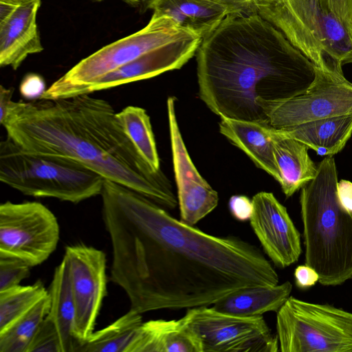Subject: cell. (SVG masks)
<instances>
[{"mask_svg":"<svg viewBox=\"0 0 352 352\" xmlns=\"http://www.w3.org/2000/svg\"><path fill=\"white\" fill-rule=\"evenodd\" d=\"M100 195L111 280L141 314L210 306L243 288L278 284L261 250L239 237L206 233L108 179Z\"/></svg>","mask_w":352,"mask_h":352,"instance_id":"1","label":"cell"},{"mask_svg":"<svg viewBox=\"0 0 352 352\" xmlns=\"http://www.w3.org/2000/svg\"><path fill=\"white\" fill-rule=\"evenodd\" d=\"M199 96L220 118L268 124L263 107L304 93L316 66L259 14H228L197 51Z\"/></svg>","mask_w":352,"mask_h":352,"instance_id":"2","label":"cell"},{"mask_svg":"<svg viewBox=\"0 0 352 352\" xmlns=\"http://www.w3.org/2000/svg\"><path fill=\"white\" fill-rule=\"evenodd\" d=\"M0 123L25 153L73 160L165 209L178 204L168 179L141 157L105 100L12 101Z\"/></svg>","mask_w":352,"mask_h":352,"instance_id":"3","label":"cell"},{"mask_svg":"<svg viewBox=\"0 0 352 352\" xmlns=\"http://www.w3.org/2000/svg\"><path fill=\"white\" fill-rule=\"evenodd\" d=\"M338 183L335 159L327 156L300 194L305 265L324 286L352 278V212L340 201Z\"/></svg>","mask_w":352,"mask_h":352,"instance_id":"4","label":"cell"},{"mask_svg":"<svg viewBox=\"0 0 352 352\" xmlns=\"http://www.w3.org/2000/svg\"><path fill=\"white\" fill-rule=\"evenodd\" d=\"M252 12L279 30L317 67L342 70L352 63V37L328 0H254Z\"/></svg>","mask_w":352,"mask_h":352,"instance_id":"5","label":"cell"},{"mask_svg":"<svg viewBox=\"0 0 352 352\" xmlns=\"http://www.w3.org/2000/svg\"><path fill=\"white\" fill-rule=\"evenodd\" d=\"M0 180L25 195L76 204L100 195L104 179L71 160L25 153L7 138L0 143Z\"/></svg>","mask_w":352,"mask_h":352,"instance_id":"6","label":"cell"},{"mask_svg":"<svg viewBox=\"0 0 352 352\" xmlns=\"http://www.w3.org/2000/svg\"><path fill=\"white\" fill-rule=\"evenodd\" d=\"M190 32H192L181 28L170 18L153 14L142 30L81 60L52 83L39 99L57 100L82 95L106 74Z\"/></svg>","mask_w":352,"mask_h":352,"instance_id":"7","label":"cell"},{"mask_svg":"<svg viewBox=\"0 0 352 352\" xmlns=\"http://www.w3.org/2000/svg\"><path fill=\"white\" fill-rule=\"evenodd\" d=\"M282 352H352V313L289 296L276 312Z\"/></svg>","mask_w":352,"mask_h":352,"instance_id":"8","label":"cell"},{"mask_svg":"<svg viewBox=\"0 0 352 352\" xmlns=\"http://www.w3.org/2000/svg\"><path fill=\"white\" fill-rule=\"evenodd\" d=\"M59 236L56 217L42 204L0 205V257L19 258L30 267L40 265L56 250Z\"/></svg>","mask_w":352,"mask_h":352,"instance_id":"9","label":"cell"},{"mask_svg":"<svg viewBox=\"0 0 352 352\" xmlns=\"http://www.w3.org/2000/svg\"><path fill=\"white\" fill-rule=\"evenodd\" d=\"M201 352H277L278 340L263 316L243 317L201 306L182 317Z\"/></svg>","mask_w":352,"mask_h":352,"instance_id":"10","label":"cell"},{"mask_svg":"<svg viewBox=\"0 0 352 352\" xmlns=\"http://www.w3.org/2000/svg\"><path fill=\"white\" fill-rule=\"evenodd\" d=\"M268 124L276 129L352 114V82L342 70L316 67L308 89L292 98L263 107Z\"/></svg>","mask_w":352,"mask_h":352,"instance_id":"11","label":"cell"},{"mask_svg":"<svg viewBox=\"0 0 352 352\" xmlns=\"http://www.w3.org/2000/svg\"><path fill=\"white\" fill-rule=\"evenodd\" d=\"M64 256L69 263L75 303L74 333L82 343L94 332L106 296V256L102 250L84 244L67 246Z\"/></svg>","mask_w":352,"mask_h":352,"instance_id":"12","label":"cell"},{"mask_svg":"<svg viewBox=\"0 0 352 352\" xmlns=\"http://www.w3.org/2000/svg\"><path fill=\"white\" fill-rule=\"evenodd\" d=\"M175 98L167 100L173 169L177 188L180 221L195 226L218 205V192L199 174L182 138L177 120Z\"/></svg>","mask_w":352,"mask_h":352,"instance_id":"13","label":"cell"},{"mask_svg":"<svg viewBox=\"0 0 352 352\" xmlns=\"http://www.w3.org/2000/svg\"><path fill=\"white\" fill-rule=\"evenodd\" d=\"M252 203L250 225L265 254L279 268L296 263L302 253L300 233L287 208L268 192L256 193Z\"/></svg>","mask_w":352,"mask_h":352,"instance_id":"14","label":"cell"},{"mask_svg":"<svg viewBox=\"0 0 352 352\" xmlns=\"http://www.w3.org/2000/svg\"><path fill=\"white\" fill-rule=\"evenodd\" d=\"M201 41V36L190 32L106 74L89 86L83 94H90L180 69L195 55Z\"/></svg>","mask_w":352,"mask_h":352,"instance_id":"15","label":"cell"},{"mask_svg":"<svg viewBox=\"0 0 352 352\" xmlns=\"http://www.w3.org/2000/svg\"><path fill=\"white\" fill-rule=\"evenodd\" d=\"M41 0L16 6L0 21V65L17 69L30 54L43 51L36 18Z\"/></svg>","mask_w":352,"mask_h":352,"instance_id":"16","label":"cell"},{"mask_svg":"<svg viewBox=\"0 0 352 352\" xmlns=\"http://www.w3.org/2000/svg\"><path fill=\"white\" fill-rule=\"evenodd\" d=\"M219 132L279 184L281 177L273 151V127L268 124L221 118Z\"/></svg>","mask_w":352,"mask_h":352,"instance_id":"17","label":"cell"},{"mask_svg":"<svg viewBox=\"0 0 352 352\" xmlns=\"http://www.w3.org/2000/svg\"><path fill=\"white\" fill-rule=\"evenodd\" d=\"M126 352H201V346L182 318L157 319L140 324Z\"/></svg>","mask_w":352,"mask_h":352,"instance_id":"18","label":"cell"},{"mask_svg":"<svg viewBox=\"0 0 352 352\" xmlns=\"http://www.w3.org/2000/svg\"><path fill=\"white\" fill-rule=\"evenodd\" d=\"M277 130L318 155L333 156L343 149L352 135V114L315 120Z\"/></svg>","mask_w":352,"mask_h":352,"instance_id":"19","label":"cell"},{"mask_svg":"<svg viewBox=\"0 0 352 352\" xmlns=\"http://www.w3.org/2000/svg\"><path fill=\"white\" fill-rule=\"evenodd\" d=\"M272 138L274 158L281 177L280 185L288 198L316 177L318 166L304 144L282 135L274 127Z\"/></svg>","mask_w":352,"mask_h":352,"instance_id":"20","label":"cell"},{"mask_svg":"<svg viewBox=\"0 0 352 352\" xmlns=\"http://www.w3.org/2000/svg\"><path fill=\"white\" fill-rule=\"evenodd\" d=\"M151 9L202 38L228 14L226 8L213 0H157Z\"/></svg>","mask_w":352,"mask_h":352,"instance_id":"21","label":"cell"},{"mask_svg":"<svg viewBox=\"0 0 352 352\" xmlns=\"http://www.w3.org/2000/svg\"><path fill=\"white\" fill-rule=\"evenodd\" d=\"M48 294L50 307L47 315L58 332L62 352H77L82 343L74 333L75 303L69 263L65 256L54 271Z\"/></svg>","mask_w":352,"mask_h":352,"instance_id":"22","label":"cell"},{"mask_svg":"<svg viewBox=\"0 0 352 352\" xmlns=\"http://www.w3.org/2000/svg\"><path fill=\"white\" fill-rule=\"evenodd\" d=\"M292 285L286 281L273 286H253L239 289L212 305L216 310L251 317L277 312L290 296Z\"/></svg>","mask_w":352,"mask_h":352,"instance_id":"23","label":"cell"},{"mask_svg":"<svg viewBox=\"0 0 352 352\" xmlns=\"http://www.w3.org/2000/svg\"><path fill=\"white\" fill-rule=\"evenodd\" d=\"M142 323L141 314L130 309L107 327L94 332L77 352H126Z\"/></svg>","mask_w":352,"mask_h":352,"instance_id":"24","label":"cell"},{"mask_svg":"<svg viewBox=\"0 0 352 352\" xmlns=\"http://www.w3.org/2000/svg\"><path fill=\"white\" fill-rule=\"evenodd\" d=\"M124 131L141 157L155 171L160 172V158L150 118L146 110L128 106L116 113Z\"/></svg>","mask_w":352,"mask_h":352,"instance_id":"25","label":"cell"},{"mask_svg":"<svg viewBox=\"0 0 352 352\" xmlns=\"http://www.w3.org/2000/svg\"><path fill=\"white\" fill-rule=\"evenodd\" d=\"M49 294L9 327L0 332V352H27L40 324L49 313Z\"/></svg>","mask_w":352,"mask_h":352,"instance_id":"26","label":"cell"},{"mask_svg":"<svg viewBox=\"0 0 352 352\" xmlns=\"http://www.w3.org/2000/svg\"><path fill=\"white\" fill-rule=\"evenodd\" d=\"M48 294L40 280L31 285H16L0 291V332L30 310Z\"/></svg>","mask_w":352,"mask_h":352,"instance_id":"27","label":"cell"},{"mask_svg":"<svg viewBox=\"0 0 352 352\" xmlns=\"http://www.w3.org/2000/svg\"><path fill=\"white\" fill-rule=\"evenodd\" d=\"M27 352H62L58 332L48 315L40 324Z\"/></svg>","mask_w":352,"mask_h":352,"instance_id":"28","label":"cell"},{"mask_svg":"<svg viewBox=\"0 0 352 352\" xmlns=\"http://www.w3.org/2000/svg\"><path fill=\"white\" fill-rule=\"evenodd\" d=\"M30 266L23 261L0 257V291L19 285L30 274Z\"/></svg>","mask_w":352,"mask_h":352,"instance_id":"29","label":"cell"},{"mask_svg":"<svg viewBox=\"0 0 352 352\" xmlns=\"http://www.w3.org/2000/svg\"><path fill=\"white\" fill-rule=\"evenodd\" d=\"M19 89L24 98L34 100L39 99L46 90L43 79L34 74L27 75L23 78Z\"/></svg>","mask_w":352,"mask_h":352,"instance_id":"30","label":"cell"},{"mask_svg":"<svg viewBox=\"0 0 352 352\" xmlns=\"http://www.w3.org/2000/svg\"><path fill=\"white\" fill-rule=\"evenodd\" d=\"M332 12L352 37V0H328Z\"/></svg>","mask_w":352,"mask_h":352,"instance_id":"31","label":"cell"},{"mask_svg":"<svg viewBox=\"0 0 352 352\" xmlns=\"http://www.w3.org/2000/svg\"><path fill=\"white\" fill-rule=\"evenodd\" d=\"M229 208L232 217L240 221L250 220L252 212V203L243 195H234L229 200Z\"/></svg>","mask_w":352,"mask_h":352,"instance_id":"32","label":"cell"},{"mask_svg":"<svg viewBox=\"0 0 352 352\" xmlns=\"http://www.w3.org/2000/svg\"><path fill=\"white\" fill-rule=\"evenodd\" d=\"M296 285L300 289H307L314 286L319 281L317 272L309 265H299L294 271Z\"/></svg>","mask_w":352,"mask_h":352,"instance_id":"33","label":"cell"},{"mask_svg":"<svg viewBox=\"0 0 352 352\" xmlns=\"http://www.w3.org/2000/svg\"><path fill=\"white\" fill-rule=\"evenodd\" d=\"M226 8L228 14L250 13L254 0H213Z\"/></svg>","mask_w":352,"mask_h":352,"instance_id":"34","label":"cell"},{"mask_svg":"<svg viewBox=\"0 0 352 352\" xmlns=\"http://www.w3.org/2000/svg\"><path fill=\"white\" fill-rule=\"evenodd\" d=\"M338 195L342 205L352 212V182L346 179L338 181Z\"/></svg>","mask_w":352,"mask_h":352,"instance_id":"35","label":"cell"},{"mask_svg":"<svg viewBox=\"0 0 352 352\" xmlns=\"http://www.w3.org/2000/svg\"><path fill=\"white\" fill-rule=\"evenodd\" d=\"M13 91V88H6L3 85L0 86V120L4 117L9 105L12 101Z\"/></svg>","mask_w":352,"mask_h":352,"instance_id":"36","label":"cell"},{"mask_svg":"<svg viewBox=\"0 0 352 352\" xmlns=\"http://www.w3.org/2000/svg\"><path fill=\"white\" fill-rule=\"evenodd\" d=\"M130 6L140 9L141 11H145L147 9H151L153 5L157 0H123Z\"/></svg>","mask_w":352,"mask_h":352,"instance_id":"37","label":"cell"},{"mask_svg":"<svg viewBox=\"0 0 352 352\" xmlns=\"http://www.w3.org/2000/svg\"><path fill=\"white\" fill-rule=\"evenodd\" d=\"M32 0H0V2L15 6H19L21 5L25 4L26 3H28Z\"/></svg>","mask_w":352,"mask_h":352,"instance_id":"38","label":"cell"},{"mask_svg":"<svg viewBox=\"0 0 352 352\" xmlns=\"http://www.w3.org/2000/svg\"><path fill=\"white\" fill-rule=\"evenodd\" d=\"M97 1H102V0H97Z\"/></svg>","mask_w":352,"mask_h":352,"instance_id":"39","label":"cell"}]
</instances>
